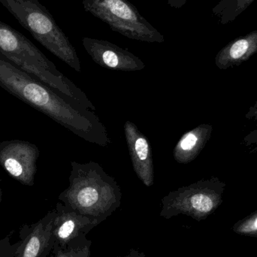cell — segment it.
Listing matches in <instances>:
<instances>
[{
  "label": "cell",
  "instance_id": "8",
  "mask_svg": "<svg viewBox=\"0 0 257 257\" xmlns=\"http://www.w3.org/2000/svg\"><path fill=\"white\" fill-rule=\"evenodd\" d=\"M52 244L56 250H64L84 241L89 232L100 224L98 220L82 215L63 203L56 208Z\"/></svg>",
  "mask_w": 257,
  "mask_h": 257
},
{
  "label": "cell",
  "instance_id": "16",
  "mask_svg": "<svg viewBox=\"0 0 257 257\" xmlns=\"http://www.w3.org/2000/svg\"><path fill=\"white\" fill-rule=\"evenodd\" d=\"M92 241L88 238L64 250H57L53 257H90Z\"/></svg>",
  "mask_w": 257,
  "mask_h": 257
},
{
  "label": "cell",
  "instance_id": "6",
  "mask_svg": "<svg viewBox=\"0 0 257 257\" xmlns=\"http://www.w3.org/2000/svg\"><path fill=\"white\" fill-rule=\"evenodd\" d=\"M82 4L86 12L128 39L150 43L165 42L163 34L128 0H83Z\"/></svg>",
  "mask_w": 257,
  "mask_h": 257
},
{
  "label": "cell",
  "instance_id": "4",
  "mask_svg": "<svg viewBox=\"0 0 257 257\" xmlns=\"http://www.w3.org/2000/svg\"><path fill=\"white\" fill-rule=\"evenodd\" d=\"M33 37L76 72L81 71L76 50L39 0H0Z\"/></svg>",
  "mask_w": 257,
  "mask_h": 257
},
{
  "label": "cell",
  "instance_id": "17",
  "mask_svg": "<svg viewBox=\"0 0 257 257\" xmlns=\"http://www.w3.org/2000/svg\"><path fill=\"white\" fill-rule=\"evenodd\" d=\"M244 142L246 146L247 147L253 145V144L256 143L257 142V128L256 130L250 132V133L244 138Z\"/></svg>",
  "mask_w": 257,
  "mask_h": 257
},
{
  "label": "cell",
  "instance_id": "5",
  "mask_svg": "<svg viewBox=\"0 0 257 257\" xmlns=\"http://www.w3.org/2000/svg\"><path fill=\"white\" fill-rule=\"evenodd\" d=\"M225 187L216 177L180 187L163 198L160 215L171 219L183 214L197 221L205 220L221 205Z\"/></svg>",
  "mask_w": 257,
  "mask_h": 257
},
{
  "label": "cell",
  "instance_id": "18",
  "mask_svg": "<svg viewBox=\"0 0 257 257\" xmlns=\"http://www.w3.org/2000/svg\"><path fill=\"white\" fill-rule=\"evenodd\" d=\"M245 117L248 120H257V101L249 108L248 111L246 114Z\"/></svg>",
  "mask_w": 257,
  "mask_h": 257
},
{
  "label": "cell",
  "instance_id": "9",
  "mask_svg": "<svg viewBox=\"0 0 257 257\" xmlns=\"http://www.w3.org/2000/svg\"><path fill=\"white\" fill-rule=\"evenodd\" d=\"M82 45L92 60L101 67L123 72H135L145 68V63L137 56L108 41L84 37Z\"/></svg>",
  "mask_w": 257,
  "mask_h": 257
},
{
  "label": "cell",
  "instance_id": "15",
  "mask_svg": "<svg viewBox=\"0 0 257 257\" xmlns=\"http://www.w3.org/2000/svg\"><path fill=\"white\" fill-rule=\"evenodd\" d=\"M235 233L244 236L254 237L257 233V210L238 220L232 228Z\"/></svg>",
  "mask_w": 257,
  "mask_h": 257
},
{
  "label": "cell",
  "instance_id": "12",
  "mask_svg": "<svg viewBox=\"0 0 257 257\" xmlns=\"http://www.w3.org/2000/svg\"><path fill=\"white\" fill-rule=\"evenodd\" d=\"M211 125H199L184 133L175 145L173 157L179 164H188L200 154L209 140L212 133Z\"/></svg>",
  "mask_w": 257,
  "mask_h": 257
},
{
  "label": "cell",
  "instance_id": "20",
  "mask_svg": "<svg viewBox=\"0 0 257 257\" xmlns=\"http://www.w3.org/2000/svg\"><path fill=\"white\" fill-rule=\"evenodd\" d=\"M120 257H147L145 256V253L143 252L139 251V250H131L127 253V254L123 256Z\"/></svg>",
  "mask_w": 257,
  "mask_h": 257
},
{
  "label": "cell",
  "instance_id": "7",
  "mask_svg": "<svg viewBox=\"0 0 257 257\" xmlns=\"http://www.w3.org/2000/svg\"><path fill=\"white\" fill-rule=\"evenodd\" d=\"M39 154L34 144L21 140L4 141L0 143V166L18 182L33 186Z\"/></svg>",
  "mask_w": 257,
  "mask_h": 257
},
{
  "label": "cell",
  "instance_id": "11",
  "mask_svg": "<svg viewBox=\"0 0 257 257\" xmlns=\"http://www.w3.org/2000/svg\"><path fill=\"white\" fill-rule=\"evenodd\" d=\"M257 54V30L237 38L222 48L215 57V64L221 70L239 66Z\"/></svg>",
  "mask_w": 257,
  "mask_h": 257
},
{
  "label": "cell",
  "instance_id": "23",
  "mask_svg": "<svg viewBox=\"0 0 257 257\" xmlns=\"http://www.w3.org/2000/svg\"><path fill=\"white\" fill-rule=\"evenodd\" d=\"M253 238H257V233L256 234V235H254V237H253Z\"/></svg>",
  "mask_w": 257,
  "mask_h": 257
},
{
  "label": "cell",
  "instance_id": "19",
  "mask_svg": "<svg viewBox=\"0 0 257 257\" xmlns=\"http://www.w3.org/2000/svg\"><path fill=\"white\" fill-rule=\"evenodd\" d=\"M167 4L170 7L174 8V9H181L183 6H185L187 3V0H166Z\"/></svg>",
  "mask_w": 257,
  "mask_h": 257
},
{
  "label": "cell",
  "instance_id": "10",
  "mask_svg": "<svg viewBox=\"0 0 257 257\" xmlns=\"http://www.w3.org/2000/svg\"><path fill=\"white\" fill-rule=\"evenodd\" d=\"M123 130L133 169L144 185L152 187L154 169L151 143L137 126L130 120L124 123Z\"/></svg>",
  "mask_w": 257,
  "mask_h": 257
},
{
  "label": "cell",
  "instance_id": "1",
  "mask_svg": "<svg viewBox=\"0 0 257 257\" xmlns=\"http://www.w3.org/2000/svg\"><path fill=\"white\" fill-rule=\"evenodd\" d=\"M0 86L35 109L92 144H111L108 132L91 110L75 103L17 67L0 54Z\"/></svg>",
  "mask_w": 257,
  "mask_h": 257
},
{
  "label": "cell",
  "instance_id": "3",
  "mask_svg": "<svg viewBox=\"0 0 257 257\" xmlns=\"http://www.w3.org/2000/svg\"><path fill=\"white\" fill-rule=\"evenodd\" d=\"M0 54L17 67L39 80L60 94L96 111L87 95L66 78L55 65L22 33L0 21Z\"/></svg>",
  "mask_w": 257,
  "mask_h": 257
},
{
  "label": "cell",
  "instance_id": "21",
  "mask_svg": "<svg viewBox=\"0 0 257 257\" xmlns=\"http://www.w3.org/2000/svg\"><path fill=\"white\" fill-rule=\"evenodd\" d=\"M252 147H253V149H252V151H253V152L257 153V142L256 143L253 144V145H252Z\"/></svg>",
  "mask_w": 257,
  "mask_h": 257
},
{
  "label": "cell",
  "instance_id": "22",
  "mask_svg": "<svg viewBox=\"0 0 257 257\" xmlns=\"http://www.w3.org/2000/svg\"><path fill=\"white\" fill-rule=\"evenodd\" d=\"M2 201V190H1V187H0V202H1Z\"/></svg>",
  "mask_w": 257,
  "mask_h": 257
},
{
  "label": "cell",
  "instance_id": "13",
  "mask_svg": "<svg viewBox=\"0 0 257 257\" xmlns=\"http://www.w3.org/2000/svg\"><path fill=\"white\" fill-rule=\"evenodd\" d=\"M55 214V211L48 213L35 226L18 257H39L51 246Z\"/></svg>",
  "mask_w": 257,
  "mask_h": 257
},
{
  "label": "cell",
  "instance_id": "14",
  "mask_svg": "<svg viewBox=\"0 0 257 257\" xmlns=\"http://www.w3.org/2000/svg\"><path fill=\"white\" fill-rule=\"evenodd\" d=\"M255 0H220L212 9L220 24L225 25L235 21Z\"/></svg>",
  "mask_w": 257,
  "mask_h": 257
},
{
  "label": "cell",
  "instance_id": "2",
  "mask_svg": "<svg viewBox=\"0 0 257 257\" xmlns=\"http://www.w3.org/2000/svg\"><path fill=\"white\" fill-rule=\"evenodd\" d=\"M69 185L59 199L74 211L102 223L121 204L120 186L96 162H72Z\"/></svg>",
  "mask_w": 257,
  "mask_h": 257
}]
</instances>
